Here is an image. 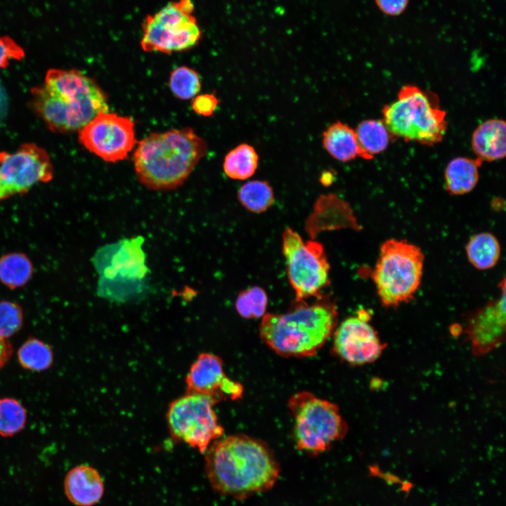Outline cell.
Listing matches in <instances>:
<instances>
[{
    "mask_svg": "<svg viewBox=\"0 0 506 506\" xmlns=\"http://www.w3.org/2000/svg\"><path fill=\"white\" fill-rule=\"evenodd\" d=\"M282 238L287 278L297 300L320 297L330 282V265L323 247L316 241H304L290 228L284 230Z\"/></svg>",
    "mask_w": 506,
    "mask_h": 506,
    "instance_id": "30bf717a",
    "label": "cell"
},
{
    "mask_svg": "<svg viewBox=\"0 0 506 506\" xmlns=\"http://www.w3.org/2000/svg\"><path fill=\"white\" fill-rule=\"evenodd\" d=\"M287 406L294 421V440L300 450L321 453L348 432V424L338 406L309 391L293 394Z\"/></svg>",
    "mask_w": 506,
    "mask_h": 506,
    "instance_id": "52a82bcc",
    "label": "cell"
},
{
    "mask_svg": "<svg viewBox=\"0 0 506 506\" xmlns=\"http://www.w3.org/2000/svg\"><path fill=\"white\" fill-rule=\"evenodd\" d=\"M21 306L12 301H0V337L8 339L17 333L23 325Z\"/></svg>",
    "mask_w": 506,
    "mask_h": 506,
    "instance_id": "f546056e",
    "label": "cell"
},
{
    "mask_svg": "<svg viewBox=\"0 0 506 506\" xmlns=\"http://www.w3.org/2000/svg\"><path fill=\"white\" fill-rule=\"evenodd\" d=\"M31 106L56 132L79 131L108 112V98L96 82L77 70L50 69L44 84L31 91Z\"/></svg>",
    "mask_w": 506,
    "mask_h": 506,
    "instance_id": "7a4b0ae2",
    "label": "cell"
},
{
    "mask_svg": "<svg viewBox=\"0 0 506 506\" xmlns=\"http://www.w3.org/2000/svg\"><path fill=\"white\" fill-rule=\"evenodd\" d=\"M205 470L219 493L243 500L271 488L279 464L263 441L236 434L215 440L205 453Z\"/></svg>",
    "mask_w": 506,
    "mask_h": 506,
    "instance_id": "6da1fadb",
    "label": "cell"
},
{
    "mask_svg": "<svg viewBox=\"0 0 506 506\" xmlns=\"http://www.w3.org/2000/svg\"><path fill=\"white\" fill-rule=\"evenodd\" d=\"M354 130L360 157L365 160L382 153L389 143L391 134L382 119H365Z\"/></svg>",
    "mask_w": 506,
    "mask_h": 506,
    "instance_id": "44dd1931",
    "label": "cell"
},
{
    "mask_svg": "<svg viewBox=\"0 0 506 506\" xmlns=\"http://www.w3.org/2000/svg\"><path fill=\"white\" fill-rule=\"evenodd\" d=\"M53 167L48 153L34 143L16 150L0 152V202L28 192L34 185L53 179Z\"/></svg>",
    "mask_w": 506,
    "mask_h": 506,
    "instance_id": "8fae6325",
    "label": "cell"
},
{
    "mask_svg": "<svg viewBox=\"0 0 506 506\" xmlns=\"http://www.w3.org/2000/svg\"><path fill=\"white\" fill-rule=\"evenodd\" d=\"M209 396L186 393L173 401L166 415L169 432L174 439L186 443L205 454L215 440L223 435Z\"/></svg>",
    "mask_w": 506,
    "mask_h": 506,
    "instance_id": "9c48e42d",
    "label": "cell"
},
{
    "mask_svg": "<svg viewBox=\"0 0 506 506\" xmlns=\"http://www.w3.org/2000/svg\"><path fill=\"white\" fill-rule=\"evenodd\" d=\"M17 356L20 365L32 372L46 370L53 362L52 347L35 337H30L24 342L20 346Z\"/></svg>",
    "mask_w": 506,
    "mask_h": 506,
    "instance_id": "d4e9b609",
    "label": "cell"
},
{
    "mask_svg": "<svg viewBox=\"0 0 506 506\" xmlns=\"http://www.w3.org/2000/svg\"><path fill=\"white\" fill-rule=\"evenodd\" d=\"M472 148L482 162L503 159L506 154L505 121L493 118L479 124L472 134Z\"/></svg>",
    "mask_w": 506,
    "mask_h": 506,
    "instance_id": "e0dca14e",
    "label": "cell"
},
{
    "mask_svg": "<svg viewBox=\"0 0 506 506\" xmlns=\"http://www.w3.org/2000/svg\"><path fill=\"white\" fill-rule=\"evenodd\" d=\"M268 297L260 287H252L242 291L237 297L235 309L245 318L263 317L266 313Z\"/></svg>",
    "mask_w": 506,
    "mask_h": 506,
    "instance_id": "83f0119b",
    "label": "cell"
},
{
    "mask_svg": "<svg viewBox=\"0 0 506 506\" xmlns=\"http://www.w3.org/2000/svg\"><path fill=\"white\" fill-rule=\"evenodd\" d=\"M323 145L330 156L340 162L360 157L355 130L340 121L331 124L323 131Z\"/></svg>",
    "mask_w": 506,
    "mask_h": 506,
    "instance_id": "ffe728a7",
    "label": "cell"
},
{
    "mask_svg": "<svg viewBox=\"0 0 506 506\" xmlns=\"http://www.w3.org/2000/svg\"><path fill=\"white\" fill-rule=\"evenodd\" d=\"M169 88L175 96L186 100L196 96L200 91L198 74L186 66L178 67L170 74Z\"/></svg>",
    "mask_w": 506,
    "mask_h": 506,
    "instance_id": "f1b7e54d",
    "label": "cell"
},
{
    "mask_svg": "<svg viewBox=\"0 0 506 506\" xmlns=\"http://www.w3.org/2000/svg\"><path fill=\"white\" fill-rule=\"evenodd\" d=\"M500 252L498 240L488 232H481L472 236L466 246L469 261L479 270L493 268L500 259Z\"/></svg>",
    "mask_w": 506,
    "mask_h": 506,
    "instance_id": "7402d4cb",
    "label": "cell"
},
{
    "mask_svg": "<svg viewBox=\"0 0 506 506\" xmlns=\"http://www.w3.org/2000/svg\"><path fill=\"white\" fill-rule=\"evenodd\" d=\"M187 392L211 397L217 403L242 397L243 387L240 382L224 373L222 360L215 354L200 353L191 365L186 378Z\"/></svg>",
    "mask_w": 506,
    "mask_h": 506,
    "instance_id": "9a60e30c",
    "label": "cell"
},
{
    "mask_svg": "<svg viewBox=\"0 0 506 506\" xmlns=\"http://www.w3.org/2000/svg\"><path fill=\"white\" fill-rule=\"evenodd\" d=\"M7 99L6 92L0 84V117L4 115L6 110Z\"/></svg>",
    "mask_w": 506,
    "mask_h": 506,
    "instance_id": "e575fe53",
    "label": "cell"
},
{
    "mask_svg": "<svg viewBox=\"0 0 506 506\" xmlns=\"http://www.w3.org/2000/svg\"><path fill=\"white\" fill-rule=\"evenodd\" d=\"M410 0H375L377 8L389 16L402 14L408 6Z\"/></svg>",
    "mask_w": 506,
    "mask_h": 506,
    "instance_id": "d6a6232c",
    "label": "cell"
},
{
    "mask_svg": "<svg viewBox=\"0 0 506 506\" xmlns=\"http://www.w3.org/2000/svg\"><path fill=\"white\" fill-rule=\"evenodd\" d=\"M67 499L77 506H93L102 498L104 483L93 467L80 465L72 468L64 480Z\"/></svg>",
    "mask_w": 506,
    "mask_h": 506,
    "instance_id": "2e32d148",
    "label": "cell"
},
{
    "mask_svg": "<svg viewBox=\"0 0 506 506\" xmlns=\"http://www.w3.org/2000/svg\"><path fill=\"white\" fill-rule=\"evenodd\" d=\"M27 413L24 406L13 398H0V435L12 436L25 427Z\"/></svg>",
    "mask_w": 506,
    "mask_h": 506,
    "instance_id": "4316f807",
    "label": "cell"
},
{
    "mask_svg": "<svg viewBox=\"0 0 506 506\" xmlns=\"http://www.w3.org/2000/svg\"><path fill=\"white\" fill-rule=\"evenodd\" d=\"M194 8L192 0H177L146 17L142 25L143 50L171 53L195 46L201 39L202 31Z\"/></svg>",
    "mask_w": 506,
    "mask_h": 506,
    "instance_id": "ba28073f",
    "label": "cell"
},
{
    "mask_svg": "<svg viewBox=\"0 0 506 506\" xmlns=\"http://www.w3.org/2000/svg\"><path fill=\"white\" fill-rule=\"evenodd\" d=\"M384 124L391 136L406 141L433 145L442 141L446 130V113L436 95L407 84L397 99L382 109Z\"/></svg>",
    "mask_w": 506,
    "mask_h": 506,
    "instance_id": "5b68a950",
    "label": "cell"
},
{
    "mask_svg": "<svg viewBox=\"0 0 506 506\" xmlns=\"http://www.w3.org/2000/svg\"><path fill=\"white\" fill-rule=\"evenodd\" d=\"M424 260L421 249L405 240L389 239L382 244L372 278L384 306L397 307L413 298Z\"/></svg>",
    "mask_w": 506,
    "mask_h": 506,
    "instance_id": "8992f818",
    "label": "cell"
},
{
    "mask_svg": "<svg viewBox=\"0 0 506 506\" xmlns=\"http://www.w3.org/2000/svg\"><path fill=\"white\" fill-rule=\"evenodd\" d=\"M141 238L126 240L119 244L112 255L110 264L103 268L102 273L107 278H142L146 272L145 256L141 249Z\"/></svg>",
    "mask_w": 506,
    "mask_h": 506,
    "instance_id": "ac0fdd59",
    "label": "cell"
},
{
    "mask_svg": "<svg viewBox=\"0 0 506 506\" xmlns=\"http://www.w3.org/2000/svg\"><path fill=\"white\" fill-rule=\"evenodd\" d=\"M219 103L217 98L211 93L197 96L193 100V110L201 115L208 117L213 114Z\"/></svg>",
    "mask_w": 506,
    "mask_h": 506,
    "instance_id": "1f68e13d",
    "label": "cell"
},
{
    "mask_svg": "<svg viewBox=\"0 0 506 506\" xmlns=\"http://www.w3.org/2000/svg\"><path fill=\"white\" fill-rule=\"evenodd\" d=\"M238 197L244 207L254 213L266 211L274 202L271 186L261 180L249 181L243 184L238 190Z\"/></svg>",
    "mask_w": 506,
    "mask_h": 506,
    "instance_id": "484cf974",
    "label": "cell"
},
{
    "mask_svg": "<svg viewBox=\"0 0 506 506\" xmlns=\"http://www.w3.org/2000/svg\"><path fill=\"white\" fill-rule=\"evenodd\" d=\"M501 294L466 316L463 332L470 342L472 353L483 356L499 347L505 337V281Z\"/></svg>",
    "mask_w": 506,
    "mask_h": 506,
    "instance_id": "5bb4252c",
    "label": "cell"
},
{
    "mask_svg": "<svg viewBox=\"0 0 506 506\" xmlns=\"http://www.w3.org/2000/svg\"><path fill=\"white\" fill-rule=\"evenodd\" d=\"M207 152L206 141L190 128L152 133L139 142L134 154L136 174L149 189H174Z\"/></svg>",
    "mask_w": 506,
    "mask_h": 506,
    "instance_id": "3957f363",
    "label": "cell"
},
{
    "mask_svg": "<svg viewBox=\"0 0 506 506\" xmlns=\"http://www.w3.org/2000/svg\"><path fill=\"white\" fill-rule=\"evenodd\" d=\"M79 140L89 151L105 162L127 157L136 143L131 119L103 112L79 131Z\"/></svg>",
    "mask_w": 506,
    "mask_h": 506,
    "instance_id": "7c38bea8",
    "label": "cell"
},
{
    "mask_svg": "<svg viewBox=\"0 0 506 506\" xmlns=\"http://www.w3.org/2000/svg\"><path fill=\"white\" fill-rule=\"evenodd\" d=\"M25 56L23 48L11 37L0 36V70L6 67L11 60H20Z\"/></svg>",
    "mask_w": 506,
    "mask_h": 506,
    "instance_id": "4dcf8cb0",
    "label": "cell"
},
{
    "mask_svg": "<svg viewBox=\"0 0 506 506\" xmlns=\"http://www.w3.org/2000/svg\"><path fill=\"white\" fill-rule=\"evenodd\" d=\"M13 351L12 344L7 339L0 337V370L10 360Z\"/></svg>",
    "mask_w": 506,
    "mask_h": 506,
    "instance_id": "836d02e7",
    "label": "cell"
},
{
    "mask_svg": "<svg viewBox=\"0 0 506 506\" xmlns=\"http://www.w3.org/2000/svg\"><path fill=\"white\" fill-rule=\"evenodd\" d=\"M333 180V175L330 171H325L324 173L322 174L320 177V181L324 185H327L329 183H331V182Z\"/></svg>",
    "mask_w": 506,
    "mask_h": 506,
    "instance_id": "d590c367",
    "label": "cell"
},
{
    "mask_svg": "<svg viewBox=\"0 0 506 506\" xmlns=\"http://www.w3.org/2000/svg\"><path fill=\"white\" fill-rule=\"evenodd\" d=\"M33 273L32 261L22 252H10L0 258V282L11 290L25 286Z\"/></svg>",
    "mask_w": 506,
    "mask_h": 506,
    "instance_id": "603a6c76",
    "label": "cell"
},
{
    "mask_svg": "<svg viewBox=\"0 0 506 506\" xmlns=\"http://www.w3.org/2000/svg\"><path fill=\"white\" fill-rule=\"evenodd\" d=\"M337 320L336 307L329 301L309 305L297 300L286 313H265L259 325V336L281 356H312L334 332Z\"/></svg>",
    "mask_w": 506,
    "mask_h": 506,
    "instance_id": "277c9868",
    "label": "cell"
},
{
    "mask_svg": "<svg viewBox=\"0 0 506 506\" xmlns=\"http://www.w3.org/2000/svg\"><path fill=\"white\" fill-rule=\"evenodd\" d=\"M482 162L477 158L458 157L447 164L445 173V188L453 195L471 192L479 179V167Z\"/></svg>",
    "mask_w": 506,
    "mask_h": 506,
    "instance_id": "d6986e66",
    "label": "cell"
},
{
    "mask_svg": "<svg viewBox=\"0 0 506 506\" xmlns=\"http://www.w3.org/2000/svg\"><path fill=\"white\" fill-rule=\"evenodd\" d=\"M258 163L259 155L254 148L247 143H241L226 154L223 168L229 178L245 180L255 173Z\"/></svg>",
    "mask_w": 506,
    "mask_h": 506,
    "instance_id": "cb8c5ba5",
    "label": "cell"
},
{
    "mask_svg": "<svg viewBox=\"0 0 506 506\" xmlns=\"http://www.w3.org/2000/svg\"><path fill=\"white\" fill-rule=\"evenodd\" d=\"M370 314L359 310L335 330L332 352L350 365H363L378 359L386 349L377 332L369 323Z\"/></svg>",
    "mask_w": 506,
    "mask_h": 506,
    "instance_id": "4fadbf2b",
    "label": "cell"
}]
</instances>
